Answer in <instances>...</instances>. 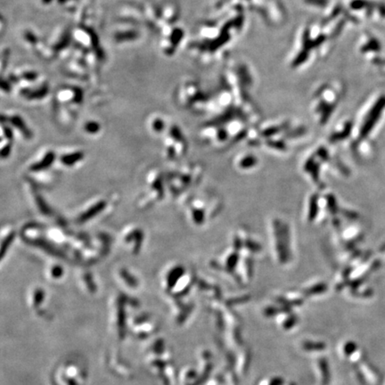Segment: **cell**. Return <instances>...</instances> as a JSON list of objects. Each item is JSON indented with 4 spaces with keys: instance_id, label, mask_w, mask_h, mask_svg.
Returning a JSON list of instances; mask_svg holds the SVG:
<instances>
[{
    "instance_id": "6da1fadb",
    "label": "cell",
    "mask_w": 385,
    "mask_h": 385,
    "mask_svg": "<svg viewBox=\"0 0 385 385\" xmlns=\"http://www.w3.org/2000/svg\"><path fill=\"white\" fill-rule=\"evenodd\" d=\"M307 136V130L291 121H275L249 133V144L275 155H286Z\"/></svg>"
},
{
    "instance_id": "52a82bcc",
    "label": "cell",
    "mask_w": 385,
    "mask_h": 385,
    "mask_svg": "<svg viewBox=\"0 0 385 385\" xmlns=\"http://www.w3.org/2000/svg\"><path fill=\"white\" fill-rule=\"evenodd\" d=\"M144 237V231L140 227L129 226L123 231L122 241L128 251L130 250V252L136 254L143 246Z\"/></svg>"
},
{
    "instance_id": "7a4b0ae2",
    "label": "cell",
    "mask_w": 385,
    "mask_h": 385,
    "mask_svg": "<svg viewBox=\"0 0 385 385\" xmlns=\"http://www.w3.org/2000/svg\"><path fill=\"white\" fill-rule=\"evenodd\" d=\"M186 214L190 222L196 226H204L212 219L222 209V202L212 192L194 194L186 203Z\"/></svg>"
},
{
    "instance_id": "8992f818",
    "label": "cell",
    "mask_w": 385,
    "mask_h": 385,
    "mask_svg": "<svg viewBox=\"0 0 385 385\" xmlns=\"http://www.w3.org/2000/svg\"><path fill=\"white\" fill-rule=\"evenodd\" d=\"M164 156L170 161H174L185 156L187 151V141L178 127H171L164 137Z\"/></svg>"
},
{
    "instance_id": "5b68a950",
    "label": "cell",
    "mask_w": 385,
    "mask_h": 385,
    "mask_svg": "<svg viewBox=\"0 0 385 385\" xmlns=\"http://www.w3.org/2000/svg\"><path fill=\"white\" fill-rule=\"evenodd\" d=\"M165 174H162L160 171H152L146 179L145 195H142L140 205L143 208H148L158 201L163 199L165 195V187L167 186Z\"/></svg>"
},
{
    "instance_id": "3957f363",
    "label": "cell",
    "mask_w": 385,
    "mask_h": 385,
    "mask_svg": "<svg viewBox=\"0 0 385 385\" xmlns=\"http://www.w3.org/2000/svg\"><path fill=\"white\" fill-rule=\"evenodd\" d=\"M268 237L271 248L276 252L277 255H288L293 249V230L286 220L275 218L270 221L268 225Z\"/></svg>"
},
{
    "instance_id": "277c9868",
    "label": "cell",
    "mask_w": 385,
    "mask_h": 385,
    "mask_svg": "<svg viewBox=\"0 0 385 385\" xmlns=\"http://www.w3.org/2000/svg\"><path fill=\"white\" fill-rule=\"evenodd\" d=\"M202 170L198 166H187L181 168L179 171H174L165 175L167 186L173 194L184 192L192 188L201 178Z\"/></svg>"
},
{
    "instance_id": "9c48e42d",
    "label": "cell",
    "mask_w": 385,
    "mask_h": 385,
    "mask_svg": "<svg viewBox=\"0 0 385 385\" xmlns=\"http://www.w3.org/2000/svg\"><path fill=\"white\" fill-rule=\"evenodd\" d=\"M84 153L79 150H67L57 156L56 163H59L67 168L77 166L84 160Z\"/></svg>"
},
{
    "instance_id": "8fae6325",
    "label": "cell",
    "mask_w": 385,
    "mask_h": 385,
    "mask_svg": "<svg viewBox=\"0 0 385 385\" xmlns=\"http://www.w3.org/2000/svg\"><path fill=\"white\" fill-rule=\"evenodd\" d=\"M15 237V231H13L11 228L7 229V234L5 235L4 232L2 233V244H1V250H2V258L4 257L5 252L7 250H9L10 245H12V242L14 240V237Z\"/></svg>"
},
{
    "instance_id": "7c38bea8",
    "label": "cell",
    "mask_w": 385,
    "mask_h": 385,
    "mask_svg": "<svg viewBox=\"0 0 385 385\" xmlns=\"http://www.w3.org/2000/svg\"><path fill=\"white\" fill-rule=\"evenodd\" d=\"M151 128H152V131L156 134H163V132H165V130H166L165 129L166 128L165 123H163V121L160 119L155 120L151 123Z\"/></svg>"
},
{
    "instance_id": "30bf717a",
    "label": "cell",
    "mask_w": 385,
    "mask_h": 385,
    "mask_svg": "<svg viewBox=\"0 0 385 385\" xmlns=\"http://www.w3.org/2000/svg\"><path fill=\"white\" fill-rule=\"evenodd\" d=\"M235 164H237V168L241 171H249L254 170L258 167L259 161H258V158L251 152L249 153L245 152L237 156Z\"/></svg>"
},
{
    "instance_id": "ba28073f",
    "label": "cell",
    "mask_w": 385,
    "mask_h": 385,
    "mask_svg": "<svg viewBox=\"0 0 385 385\" xmlns=\"http://www.w3.org/2000/svg\"><path fill=\"white\" fill-rule=\"evenodd\" d=\"M107 207V202L105 199L94 201L93 203L84 208L80 214L76 217V223L77 224H83V223L89 222V220L96 218L98 215L104 212V210Z\"/></svg>"
}]
</instances>
